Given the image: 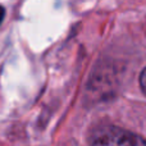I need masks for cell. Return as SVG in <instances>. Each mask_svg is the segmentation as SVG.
<instances>
[{"label":"cell","mask_w":146,"mask_h":146,"mask_svg":"<svg viewBox=\"0 0 146 146\" xmlns=\"http://www.w3.org/2000/svg\"><path fill=\"white\" fill-rule=\"evenodd\" d=\"M4 15H5V9H4V7L0 5V25H1L3 19H4Z\"/></svg>","instance_id":"obj_3"},{"label":"cell","mask_w":146,"mask_h":146,"mask_svg":"<svg viewBox=\"0 0 146 146\" xmlns=\"http://www.w3.org/2000/svg\"><path fill=\"white\" fill-rule=\"evenodd\" d=\"M140 87H141L142 92L146 95V68H144V71L140 74Z\"/></svg>","instance_id":"obj_2"},{"label":"cell","mask_w":146,"mask_h":146,"mask_svg":"<svg viewBox=\"0 0 146 146\" xmlns=\"http://www.w3.org/2000/svg\"><path fill=\"white\" fill-rule=\"evenodd\" d=\"M91 146H146V140L127 129L108 127L94 137Z\"/></svg>","instance_id":"obj_1"}]
</instances>
